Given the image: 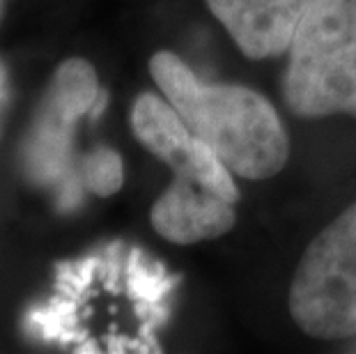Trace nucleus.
Returning a JSON list of instances; mask_svg holds the SVG:
<instances>
[{"label": "nucleus", "mask_w": 356, "mask_h": 354, "mask_svg": "<svg viewBox=\"0 0 356 354\" xmlns=\"http://www.w3.org/2000/svg\"><path fill=\"white\" fill-rule=\"evenodd\" d=\"M102 95L97 70L88 60L70 58L53 72L40 106L21 143V170L30 184L49 189L60 212L79 207L83 182L74 168V134Z\"/></svg>", "instance_id": "39448f33"}, {"label": "nucleus", "mask_w": 356, "mask_h": 354, "mask_svg": "<svg viewBox=\"0 0 356 354\" xmlns=\"http://www.w3.org/2000/svg\"><path fill=\"white\" fill-rule=\"evenodd\" d=\"M287 308L317 341L356 336V202L313 237L292 276Z\"/></svg>", "instance_id": "423d86ee"}, {"label": "nucleus", "mask_w": 356, "mask_h": 354, "mask_svg": "<svg viewBox=\"0 0 356 354\" xmlns=\"http://www.w3.org/2000/svg\"><path fill=\"white\" fill-rule=\"evenodd\" d=\"M0 17H3V0H0Z\"/></svg>", "instance_id": "9d476101"}, {"label": "nucleus", "mask_w": 356, "mask_h": 354, "mask_svg": "<svg viewBox=\"0 0 356 354\" xmlns=\"http://www.w3.org/2000/svg\"><path fill=\"white\" fill-rule=\"evenodd\" d=\"M5 86H7V77H5L3 65H0V99H3V97H5Z\"/></svg>", "instance_id": "1a4fd4ad"}, {"label": "nucleus", "mask_w": 356, "mask_h": 354, "mask_svg": "<svg viewBox=\"0 0 356 354\" xmlns=\"http://www.w3.org/2000/svg\"><path fill=\"white\" fill-rule=\"evenodd\" d=\"M294 115L356 118V0H317L299 24L283 77Z\"/></svg>", "instance_id": "20e7f679"}, {"label": "nucleus", "mask_w": 356, "mask_h": 354, "mask_svg": "<svg viewBox=\"0 0 356 354\" xmlns=\"http://www.w3.org/2000/svg\"><path fill=\"white\" fill-rule=\"evenodd\" d=\"M83 189L99 198H111L124 184V163L115 150L108 145L92 147L79 161Z\"/></svg>", "instance_id": "6e6552de"}, {"label": "nucleus", "mask_w": 356, "mask_h": 354, "mask_svg": "<svg viewBox=\"0 0 356 354\" xmlns=\"http://www.w3.org/2000/svg\"><path fill=\"white\" fill-rule=\"evenodd\" d=\"M317 0H204L209 12L251 60L287 54L299 24Z\"/></svg>", "instance_id": "0eeeda50"}, {"label": "nucleus", "mask_w": 356, "mask_h": 354, "mask_svg": "<svg viewBox=\"0 0 356 354\" xmlns=\"http://www.w3.org/2000/svg\"><path fill=\"white\" fill-rule=\"evenodd\" d=\"M172 281L145 251L113 242L56 265L49 299L30 306L28 338L74 352H159Z\"/></svg>", "instance_id": "f257e3e1"}, {"label": "nucleus", "mask_w": 356, "mask_h": 354, "mask_svg": "<svg viewBox=\"0 0 356 354\" xmlns=\"http://www.w3.org/2000/svg\"><path fill=\"white\" fill-rule=\"evenodd\" d=\"M149 77L195 138L241 179H269L290 159V136L260 92L234 83H207L172 51L149 58Z\"/></svg>", "instance_id": "7ed1b4c3"}, {"label": "nucleus", "mask_w": 356, "mask_h": 354, "mask_svg": "<svg viewBox=\"0 0 356 354\" xmlns=\"http://www.w3.org/2000/svg\"><path fill=\"white\" fill-rule=\"evenodd\" d=\"M129 124L136 140L172 170V182L149 209L156 235L177 246L228 235L241 193L221 156L188 131L161 92L136 97Z\"/></svg>", "instance_id": "f03ea898"}]
</instances>
